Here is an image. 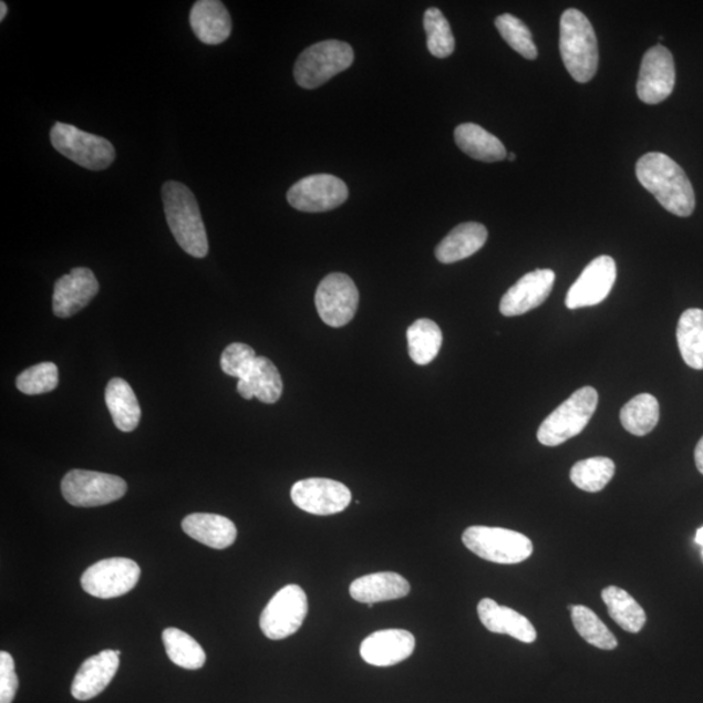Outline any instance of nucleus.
Here are the masks:
<instances>
[{"label":"nucleus","instance_id":"obj_1","mask_svg":"<svg viewBox=\"0 0 703 703\" xmlns=\"http://www.w3.org/2000/svg\"><path fill=\"white\" fill-rule=\"evenodd\" d=\"M635 175L665 210L678 217H691L695 207L694 189L684 169L663 153H648L635 165Z\"/></svg>","mask_w":703,"mask_h":703},{"label":"nucleus","instance_id":"obj_2","mask_svg":"<svg viewBox=\"0 0 703 703\" xmlns=\"http://www.w3.org/2000/svg\"><path fill=\"white\" fill-rule=\"evenodd\" d=\"M162 199L168 227L180 248L192 257H206L209 241L194 192L183 183L167 182L162 187Z\"/></svg>","mask_w":703,"mask_h":703},{"label":"nucleus","instance_id":"obj_3","mask_svg":"<svg viewBox=\"0 0 703 703\" xmlns=\"http://www.w3.org/2000/svg\"><path fill=\"white\" fill-rule=\"evenodd\" d=\"M559 44L569 75L577 83H589L598 70V41L593 25L579 10L569 9L561 14Z\"/></svg>","mask_w":703,"mask_h":703},{"label":"nucleus","instance_id":"obj_4","mask_svg":"<svg viewBox=\"0 0 703 703\" xmlns=\"http://www.w3.org/2000/svg\"><path fill=\"white\" fill-rule=\"evenodd\" d=\"M598 406V392L593 387H582L561 403L547 417L537 432L539 443L546 447H557L582 433Z\"/></svg>","mask_w":703,"mask_h":703},{"label":"nucleus","instance_id":"obj_5","mask_svg":"<svg viewBox=\"0 0 703 703\" xmlns=\"http://www.w3.org/2000/svg\"><path fill=\"white\" fill-rule=\"evenodd\" d=\"M351 44L338 40L318 42L303 50L296 61L293 75L303 89H317L352 65Z\"/></svg>","mask_w":703,"mask_h":703},{"label":"nucleus","instance_id":"obj_6","mask_svg":"<svg viewBox=\"0 0 703 703\" xmlns=\"http://www.w3.org/2000/svg\"><path fill=\"white\" fill-rule=\"evenodd\" d=\"M50 139L56 152L91 172H102L115 161V147L108 139L81 131L75 125L55 123Z\"/></svg>","mask_w":703,"mask_h":703},{"label":"nucleus","instance_id":"obj_7","mask_svg":"<svg viewBox=\"0 0 703 703\" xmlns=\"http://www.w3.org/2000/svg\"><path fill=\"white\" fill-rule=\"evenodd\" d=\"M463 544L480 559L498 565H517L533 554L527 536L503 528L471 527L463 533Z\"/></svg>","mask_w":703,"mask_h":703},{"label":"nucleus","instance_id":"obj_8","mask_svg":"<svg viewBox=\"0 0 703 703\" xmlns=\"http://www.w3.org/2000/svg\"><path fill=\"white\" fill-rule=\"evenodd\" d=\"M127 483L106 473L73 469L62 479V494L75 507H101L120 500L127 493Z\"/></svg>","mask_w":703,"mask_h":703},{"label":"nucleus","instance_id":"obj_9","mask_svg":"<svg viewBox=\"0 0 703 703\" xmlns=\"http://www.w3.org/2000/svg\"><path fill=\"white\" fill-rule=\"evenodd\" d=\"M306 591L299 585H287L271 598L260 618L261 631L270 640H285L301 628L308 616Z\"/></svg>","mask_w":703,"mask_h":703},{"label":"nucleus","instance_id":"obj_10","mask_svg":"<svg viewBox=\"0 0 703 703\" xmlns=\"http://www.w3.org/2000/svg\"><path fill=\"white\" fill-rule=\"evenodd\" d=\"M359 302L358 287L345 273H330L317 288V312L330 328L339 329L350 323L358 313Z\"/></svg>","mask_w":703,"mask_h":703},{"label":"nucleus","instance_id":"obj_11","mask_svg":"<svg viewBox=\"0 0 703 703\" xmlns=\"http://www.w3.org/2000/svg\"><path fill=\"white\" fill-rule=\"evenodd\" d=\"M141 576L136 561L111 558L95 562L81 577V587L95 598L111 599L135 589Z\"/></svg>","mask_w":703,"mask_h":703},{"label":"nucleus","instance_id":"obj_12","mask_svg":"<svg viewBox=\"0 0 703 703\" xmlns=\"http://www.w3.org/2000/svg\"><path fill=\"white\" fill-rule=\"evenodd\" d=\"M350 195L347 185L339 177L317 174L303 177L288 190V203L303 213H324L342 206Z\"/></svg>","mask_w":703,"mask_h":703},{"label":"nucleus","instance_id":"obj_13","mask_svg":"<svg viewBox=\"0 0 703 703\" xmlns=\"http://www.w3.org/2000/svg\"><path fill=\"white\" fill-rule=\"evenodd\" d=\"M296 507L317 516L343 513L351 505L352 493L344 484L329 478L301 479L292 486Z\"/></svg>","mask_w":703,"mask_h":703},{"label":"nucleus","instance_id":"obj_14","mask_svg":"<svg viewBox=\"0 0 703 703\" xmlns=\"http://www.w3.org/2000/svg\"><path fill=\"white\" fill-rule=\"evenodd\" d=\"M675 83L676 70L671 51L662 44L649 49L641 62L639 99L648 105H658L670 97Z\"/></svg>","mask_w":703,"mask_h":703},{"label":"nucleus","instance_id":"obj_15","mask_svg":"<svg viewBox=\"0 0 703 703\" xmlns=\"http://www.w3.org/2000/svg\"><path fill=\"white\" fill-rule=\"evenodd\" d=\"M617 281V263L610 256H599L581 272L567 293L566 307L580 309L598 306L607 299Z\"/></svg>","mask_w":703,"mask_h":703},{"label":"nucleus","instance_id":"obj_16","mask_svg":"<svg viewBox=\"0 0 703 703\" xmlns=\"http://www.w3.org/2000/svg\"><path fill=\"white\" fill-rule=\"evenodd\" d=\"M554 281L555 272L550 269H538L525 273L503 296L499 306L500 313L505 317H516L541 307L552 291Z\"/></svg>","mask_w":703,"mask_h":703},{"label":"nucleus","instance_id":"obj_17","mask_svg":"<svg viewBox=\"0 0 703 703\" xmlns=\"http://www.w3.org/2000/svg\"><path fill=\"white\" fill-rule=\"evenodd\" d=\"M100 292L94 272L86 268L73 269L56 280L53 296L54 314L70 318L83 310Z\"/></svg>","mask_w":703,"mask_h":703},{"label":"nucleus","instance_id":"obj_18","mask_svg":"<svg viewBox=\"0 0 703 703\" xmlns=\"http://www.w3.org/2000/svg\"><path fill=\"white\" fill-rule=\"evenodd\" d=\"M416 649L414 635L404 629H383L362 641L360 654L366 663L375 668H390L401 663Z\"/></svg>","mask_w":703,"mask_h":703},{"label":"nucleus","instance_id":"obj_19","mask_svg":"<svg viewBox=\"0 0 703 703\" xmlns=\"http://www.w3.org/2000/svg\"><path fill=\"white\" fill-rule=\"evenodd\" d=\"M120 650H103L100 654L87 658L73 679V699L87 701L105 691L120 670Z\"/></svg>","mask_w":703,"mask_h":703},{"label":"nucleus","instance_id":"obj_20","mask_svg":"<svg viewBox=\"0 0 703 703\" xmlns=\"http://www.w3.org/2000/svg\"><path fill=\"white\" fill-rule=\"evenodd\" d=\"M480 623L493 633L508 634L524 643L537 640L536 628L521 613L500 606L490 598H484L477 607Z\"/></svg>","mask_w":703,"mask_h":703},{"label":"nucleus","instance_id":"obj_21","mask_svg":"<svg viewBox=\"0 0 703 703\" xmlns=\"http://www.w3.org/2000/svg\"><path fill=\"white\" fill-rule=\"evenodd\" d=\"M190 27L205 44H220L232 31L231 17L219 0H198L190 10Z\"/></svg>","mask_w":703,"mask_h":703},{"label":"nucleus","instance_id":"obj_22","mask_svg":"<svg viewBox=\"0 0 703 703\" xmlns=\"http://www.w3.org/2000/svg\"><path fill=\"white\" fill-rule=\"evenodd\" d=\"M182 528L195 541L214 550L228 549L238 538L236 525L227 517L216 514H192L185 517Z\"/></svg>","mask_w":703,"mask_h":703},{"label":"nucleus","instance_id":"obj_23","mask_svg":"<svg viewBox=\"0 0 703 703\" xmlns=\"http://www.w3.org/2000/svg\"><path fill=\"white\" fill-rule=\"evenodd\" d=\"M411 585L395 572H379L360 577L350 587L351 597L360 603L395 601L410 595Z\"/></svg>","mask_w":703,"mask_h":703},{"label":"nucleus","instance_id":"obj_24","mask_svg":"<svg viewBox=\"0 0 703 703\" xmlns=\"http://www.w3.org/2000/svg\"><path fill=\"white\" fill-rule=\"evenodd\" d=\"M488 234L484 225L476 221L458 225L435 249V257L442 263H454L477 254L487 241Z\"/></svg>","mask_w":703,"mask_h":703},{"label":"nucleus","instance_id":"obj_25","mask_svg":"<svg viewBox=\"0 0 703 703\" xmlns=\"http://www.w3.org/2000/svg\"><path fill=\"white\" fill-rule=\"evenodd\" d=\"M238 392L247 401L257 397L265 404L277 403L283 392L279 370L269 359L257 356L246 379L239 380Z\"/></svg>","mask_w":703,"mask_h":703},{"label":"nucleus","instance_id":"obj_26","mask_svg":"<svg viewBox=\"0 0 703 703\" xmlns=\"http://www.w3.org/2000/svg\"><path fill=\"white\" fill-rule=\"evenodd\" d=\"M456 145L473 159L480 162H500L508 157L505 145L480 125L464 123L455 130Z\"/></svg>","mask_w":703,"mask_h":703},{"label":"nucleus","instance_id":"obj_27","mask_svg":"<svg viewBox=\"0 0 703 703\" xmlns=\"http://www.w3.org/2000/svg\"><path fill=\"white\" fill-rule=\"evenodd\" d=\"M106 405L114 424L123 433H131L139 424L141 409L135 392L122 379L111 380L105 392Z\"/></svg>","mask_w":703,"mask_h":703},{"label":"nucleus","instance_id":"obj_28","mask_svg":"<svg viewBox=\"0 0 703 703\" xmlns=\"http://www.w3.org/2000/svg\"><path fill=\"white\" fill-rule=\"evenodd\" d=\"M676 338L685 364L695 370H703L702 309L685 310L678 323Z\"/></svg>","mask_w":703,"mask_h":703},{"label":"nucleus","instance_id":"obj_29","mask_svg":"<svg viewBox=\"0 0 703 703\" xmlns=\"http://www.w3.org/2000/svg\"><path fill=\"white\" fill-rule=\"evenodd\" d=\"M602 599L611 619L626 632L639 633L645 626V610L626 590L607 587L602 590Z\"/></svg>","mask_w":703,"mask_h":703},{"label":"nucleus","instance_id":"obj_30","mask_svg":"<svg viewBox=\"0 0 703 703\" xmlns=\"http://www.w3.org/2000/svg\"><path fill=\"white\" fill-rule=\"evenodd\" d=\"M409 352L414 364L427 365L438 356L443 334L438 324L427 318L413 322L406 330Z\"/></svg>","mask_w":703,"mask_h":703},{"label":"nucleus","instance_id":"obj_31","mask_svg":"<svg viewBox=\"0 0 703 703\" xmlns=\"http://www.w3.org/2000/svg\"><path fill=\"white\" fill-rule=\"evenodd\" d=\"M620 421L628 433L645 436L660 422V403L650 394L634 396L621 409Z\"/></svg>","mask_w":703,"mask_h":703},{"label":"nucleus","instance_id":"obj_32","mask_svg":"<svg viewBox=\"0 0 703 703\" xmlns=\"http://www.w3.org/2000/svg\"><path fill=\"white\" fill-rule=\"evenodd\" d=\"M169 661L185 670H199L206 663L201 645L188 633L177 628H167L162 633Z\"/></svg>","mask_w":703,"mask_h":703},{"label":"nucleus","instance_id":"obj_33","mask_svg":"<svg viewBox=\"0 0 703 703\" xmlns=\"http://www.w3.org/2000/svg\"><path fill=\"white\" fill-rule=\"evenodd\" d=\"M616 475V463L609 457L597 456L576 463L571 469V480L576 487L587 493H599Z\"/></svg>","mask_w":703,"mask_h":703},{"label":"nucleus","instance_id":"obj_34","mask_svg":"<svg viewBox=\"0 0 703 703\" xmlns=\"http://www.w3.org/2000/svg\"><path fill=\"white\" fill-rule=\"evenodd\" d=\"M575 629L581 638L598 649L613 650L618 648V640L609 628L598 618L589 607L577 604L569 606Z\"/></svg>","mask_w":703,"mask_h":703},{"label":"nucleus","instance_id":"obj_35","mask_svg":"<svg viewBox=\"0 0 703 703\" xmlns=\"http://www.w3.org/2000/svg\"><path fill=\"white\" fill-rule=\"evenodd\" d=\"M424 27L427 35V49L435 58L444 59L454 53L456 42L449 22L440 9L426 10Z\"/></svg>","mask_w":703,"mask_h":703},{"label":"nucleus","instance_id":"obj_36","mask_svg":"<svg viewBox=\"0 0 703 703\" xmlns=\"http://www.w3.org/2000/svg\"><path fill=\"white\" fill-rule=\"evenodd\" d=\"M495 27H497L502 39L505 40L516 53L528 59V61H535L538 56L536 43L533 41L529 28L525 25L520 19L509 13L500 14V17L495 20Z\"/></svg>","mask_w":703,"mask_h":703},{"label":"nucleus","instance_id":"obj_37","mask_svg":"<svg viewBox=\"0 0 703 703\" xmlns=\"http://www.w3.org/2000/svg\"><path fill=\"white\" fill-rule=\"evenodd\" d=\"M59 384V370L53 362H42L22 372L17 386L22 394L42 395L54 391Z\"/></svg>","mask_w":703,"mask_h":703},{"label":"nucleus","instance_id":"obj_38","mask_svg":"<svg viewBox=\"0 0 703 703\" xmlns=\"http://www.w3.org/2000/svg\"><path fill=\"white\" fill-rule=\"evenodd\" d=\"M256 359L254 348L244 343H232L221 353L220 366L227 375L242 380L250 373Z\"/></svg>","mask_w":703,"mask_h":703},{"label":"nucleus","instance_id":"obj_39","mask_svg":"<svg viewBox=\"0 0 703 703\" xmlns=\"http://www.w3.org/2000/svg\"><path fill=\"white\" fill-rule=\"evenodd\" d=\"M19 688L14 661L10 653H0V703H12Z\"/></svg>","mask_w":703,"mask_h":703},{"label":"nucleus","instance_id":"obj_40","mask_svg":"<svg viewBox=\"0 0 703 703\" xmlns=\"http://www.w3.org/2000/svg\"><path fill=\"white\" fill-rule=\"evenodd\" d=\"M694 462H695V466H697V469L700 471L701 475H703V436L700 440V442L697 443V446H695V449H694Z\"/></svg>","mask_w":703,"mask_h":703},{"label":"nucleus","instance_id":"obj_41","mask_svg":"<svg viewBox=\"0 0 703 703\" xmlns=\"http://www.w3.org/2000/svg\"><path fill=\"white\" fill-rule=\"evenodd\" d=\"M7 11H9V7L4 2L0 3V20H4L7 17Z\"/></svg>","mask_w":703,"mask_h":703},{"label":"nucleus","instance_id":"obj_42","mask_svg":"<svg viewBox=\"0 0 703 703\" xmlns=\"http://www.w3.org/2000/svg\"><path fill=\"white\" fill-rule=\"evenodd\" d=\"M695 542L703 547V527L697 530V535H695Z\"/></svg>","mask_w":703,"mask_h":703},{"label":"nucleus","instance_id":"obj_43","mask_svg":"<svg viewBox=\"0 0 703 703\" xmlns=\"http://www.w3.org/2000/svg\"><path fill=\"white\" fill-rule=\"evenodd\" d=\"M508 158H509V161H515L516 159V154L515 153H509Z\"/></svg>","mask_w":703,"mask_h":703},{"label":"nucleus","instance_id":"obj_44","mask_svg":"<svg viewBox=\"0 0 703 703\" xmlns=\"http://www.w3.org/2000/svg\"><path fill=\"white\" fill-rule=\"evenodd\" d=\"M702 555H703V551H702Z\"/></svg>","mask_w":703,"mask_h":703}]
</instances>
